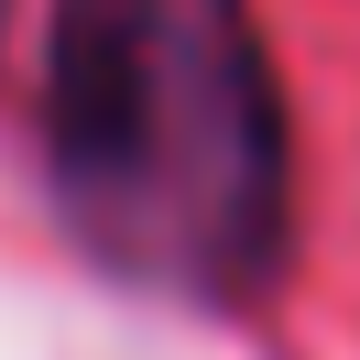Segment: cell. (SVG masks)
<instances>
[{
    "instance_id": "6da1fadb",
    "label": "cell",
    "mask_w": 360,
    "mask_h": 360,
    "mask_svg": "<svg viewBox=\"0 0 360 360\" xmlns=\"http://www.w3.org/2000/svg\"><path fill=\"white\" fill-rule=\"evenodd\" d=\"M44 142L77 229L120 273H262L284 142L240 0H66L44 55Z\"/></svg>"
}]
</instances>
